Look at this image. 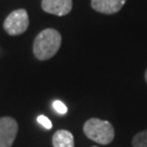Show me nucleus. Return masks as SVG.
I'll use <instances>...</instances> for the list:
<instances>
[{
	"instance_id": "nucleus-1",
	"label": "nucleus",
	"mask_w": 147,
	"mask_h": 147,
	"mask_svg": "<svg viewBox=\"0 0 147 147\" xmlns=\"http://www.w3.org/2000/svg\"><path fill=\"white\" fill-rule=\"evenodd\" d=\"M61 46V35L53 28L42 31L34 40L33 53L38 60H48L58 53Z\"/></svg>"
},
{
	"instance_id": "nucleus-2",
	"label": "nucleus",
	"mask_w": 147,
	"mask_h": 147,
	"mask_svg": "<svg viewBox=\"0 0 147 147\" xmlns=\"http://www.w3.org/2000/svg\"><path fill=\"white\" fill-rule=\"evenodd\" d=\"M85 135L94 142L107 145L110 144L115 138V129L109 121H104L92 118L85 122L83 126Z\"/></svg>"
},
{
	"instance_id": "nucleus-3",
	"label": "nucleus",
	"mask_w": 147,
	"mask_h": 147,
	"mask_svg": "<svg viewBox=\"0 0 147 147\" xmlns=\"http://www.w3.org/2000/svg\"><path fill=\"white\" fill-rule=\"evenodd\" d=\"M28 24H30V20H28V14L26 10L18 9L11 12L7 16L3 23V28L9 35L16 36L26 32V30L28 28Z\"/></svg>"
},
{
	"instance_id": "nucleus-4",
	"label": "nucleus",
	"mask_w": 147,
	"mask_h": 147,
	"mask_svg": "<svg viewBox=\"0 0 147 147\" xmlns=\"http://www.w3.org/2000/svg\"><path fill=\"white\" fill-rule=\"evenodd\" d=\"M19 125L13 118H0V147H12L18 134Z\"/></svg>"
},
{
	"instance_id": "nucleus-5",
	"label": "nucleus",
	"mask_w": 147,
	"mask_h": 147,
	"mask_svg": "<svg viewBox=\"0 0 147 147\" xmlns=\"http://www.w3.org/2000/svg\"><path fill=\"white\" fill-rule=\"evenodd\" d=\"M72 0H42V10L53 16H63L72 10Z\"/></svg>"
},
{
	"instance_id": "nucleus-6",
	"label": "nucleus",
	"mask_w": 147,
	"mask_h": 147,
	"mask_svg": "<svg viewBox=\"0 0 147 147\" xmlns=\"http://www.w3.org/2000/svg\"><path fill=\"white\" fill-rule=\"evenodd\" d=\"M126 0H92L90 5L95 11L104 14H113L122 9Z\"/></svg>"
},
{
	"instance_id": "nucleus-7",
	"label": "nucleus",
	"mask_w": 147,
	"mask_h": 147,
	"mask_svg": "<svg viewBox=\"0 0 147 147\" xmlns=\"http://www.w3.org/2000/svg\"><path fill=\"white\" fill-rule=\"evenodd\" d=\"M53 147H74V137L71 132L59 130L53 136Z\"/></svg>"
},
{
	"instance_id": "nucleus-8",
	"label": "nucleus",
	"mask_w": 147,
	"mask_h": 147,
	"mask_svg": "<svg viewBox=\"0 0 147 147\" xmlns=\"http://www.w3.org/2000/svg\"><path fill=\"white\" fill-rule=\"evenodd\" d=\"M133 147H147V129L137 133L132 140Z\"/></svg>"
},
{
	"instance_id": "nucleus-9",
	"label": "nucleus",
	"mask_w": 147,
	"mask_h": 147,
	"mask_svg": "<svg viewBox=\"0 0 147 147\" xmlns=\"http://www.w3.org/2000/svg\"><path fill=\"white\" fill-rule=\"evenodd\" d=\"M53 109L57 111L59 115H65L67 111H68L67 106L64 105L62 101H60V100H55L53 101Z\"/></svg>"
},
{
	"instance_id": "nucleus-10",
	"label": "nucleus",
	"mask_w": 147,
	"mask_h": 147,
	"mask_svg": "<svg viewBox=\"0 0 147 147\" xmlns=\"http://www.w3.org/2000/svg\"><path fill=\"white\" fill-rule=\"evenodd\" d=\"M37 122L39 123V124H42L45 129H47V130H50L51 127H53V123H51V121L48 119L46 116H38L37 118Z\"/></svg>"
},
{
	"instance_id": "nucleus-11",
	"label": "nucleus",
	"mask_w": 147,
	"mask_h": 147,
	"mask_svg": "<svg viewBox=\"0 0 147 147\" xmlns=\"http://www.w3.org/2000/svg\"><path fill=\"white\" fill-rule=\"evenodd\" d=\"M145 80H146V82H147V70H146V72H145Z\"/></svg>"
},
{
	"instance_id": "nucleus-12",
	"label": "nucleus",
	"mask_w": 147,
	"mask_h": 147,
	"mask_svg": "<svg viewBox=\"0 0 147 147\" xmlns=\"http://www.w3.org/2000/svg\"><path fill=\"white\" fill-rule=\"evenodd\" d=\"M93 147H97V146H93Z\"/></svg>"
}]
</instances>
